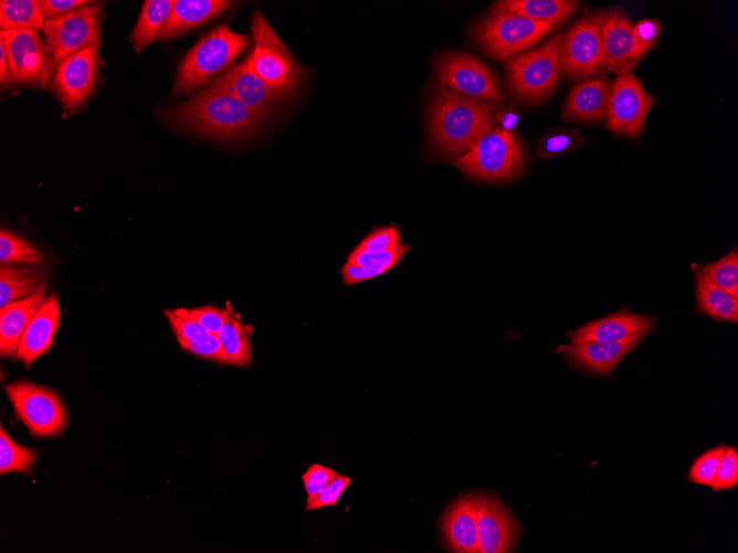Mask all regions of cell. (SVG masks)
Listing matches in <instances>:
<instances>
[{
	"mask_svg": "<svg viewBox=\"0 0 738 553\" xmlns=\"http://www.w3.org/2000/svg\"><path fill=\"white\" fill-rule=\"evenodd\" d=\"M656 317L635 313L628 308L588 322L577 330L569 332L571 343L581 341H623L640 334H651L654 331Z\"/></svg>",
	"mask_w": 738,
	"mask_h": 553,
	"instance_id": "19",
	"label": "cell"
},
{
	"mask_svg": "<svg viewBox=\"0 0 738 553\" xmlns=\"http://www.w3.org/2000/svg\"><path fill=\"white\" fill-rule=\"evenodd\" d=\"M339 474L329 467L312 464L303 474L302 480L307 493V499L313 498L319 493L326 486H328Z\"/></svg>",
	"mask_w": 738,
	"mask_h": 553,
	"instance_id": "43",
	"label": "cell"
},
{
	"mask_svg": "<svg viewBox=\"0 0 738 553\" xmlns=\"http://www.w3.org/2000/svg\"><path fill=\"white\" fill-rule=\"evenodd\" d=\"M588 142L586 136L572 127H557L546 131L538 140L535 156L549 160L565 156Z\"/></svg>",
	"mask_w": 738,
	"mask_h": 553,
	"instance_id": "31",
	"label": "cell"
},
{
	"mask_svg": "<svg viewBox=\"0 0 738 553\" xmlns=\"http://www.w3.org/2000/svg\"><path fill=\"white\" fill-rule=\"evenodd\" d=\"M351 482H352L351 478L339 474L319 493H317L313 498L307 499L306 511H312L324 507L336 506L340 497L350 486Z\"/></svg>",
	"mask_w": 738,
	"mask_h": 553,
	"instance_id": "40",
	"label": "cell"
},
{
	"mask_svg": "<svg viewBox=\"0 0 738 553\" xmlns=\"http://www.w3.org/2000/svg\"><path fill=\"white\" fill-rule=\"evenodd\" d=\"M645 337L647 334H640L614 342L581 341L560 345L557 351L574 368L595 375L608 376Z\"/></svg>",
	"mask_w": 738,
	"mask_h": 553,
	"instance_id": "18",
	"label": "cell"
},
{
	"mask_svg": "<svg viewBox=\"0 0 738 553\" xmlns=\"http://www.w3.org/2000/svg\"><path fill=\"white\" fill-rule=\"evenodd\" d=\"M560 68L574 79H589L605 70L597 13L583 15L561 38Z\"/></svg>",
	"mask_w": 738,
	"mask_h": 553,
	"instance_id": "12",
	"label": "cell"
},
{
	"mask_svg": "<svg viewBox=\"0 0 738 553\" xmlns=\"http://www.w3.org/2000/svg\"><path fill=\"white\" fill-rule=\"evenodd\" d=\"M519 121L520 114L513 106L502 107L495 111L496 127L503 130L514 131Z\"/></svg>",
	"mask_w": 738,
	"mask_h": 553,
	"instance_id": "47",
	"label": "cell"
},
{
	"mask_svg": "<svg viewBox=\"0 0 738 553\" xmlns=\"http://www.w3.org/2000/svg\"><path fill=\"white\" fill-rule=\"evenodd\" d=\"M601 29L604 67L616 76L633 72L642 59L636 50L633 23L625 10L611 8L597 12Z\"/></svg>",
	"mask_w": 738,
	"mask_h": 553,
	"instance_id": "15",
	"label": "cell"
},
{
	"mask_svg": "<svg viewBox=\"0 0 738 553\" xmlns=\"http://www.w3.org/2000/svg\"><path fill=\"white\" fill-rule=\"evenodd\" d=\"M254 47L245 63L257 76L274 89L287 96L299 89L304 77L301 67L265 17L255 11L252 15Z\"/></svg>",
	"mask_w": 738,
	"mask_h": 553,
	"instance_id": "6",
	"label": "cell"
},
{
	"mask_svg": "<svg viewBox=\"0 0 738 553\" xmlns=\"http://www.w3.org/2000/svg\"><path fill=\"white\" fill-rule=\"evenodd\" d=\"M582 3L577 0H500L494 2L492 11L515 13L558 25L571 18Z\"/></svg>",
	"mask_w": 738,
	"mask_h": 553,
	"instance_id": "25",
	"label": "cell"
},
{
	"mask_svg": "<svg viewBox=\"0 0 738 553\" xmlns=\"http://www.w3.org/2000/svg\"><path fill=\"white\" fill-rule=\"evenodd\" d=\"M48 281L33 295L0 309V354L15 357L21 337L32 317L45 302Z\"/></svg>",
	"mask_w": 738,
	"mask_h": 553,
	"instance_id": "23",
	"label": "cell"
},
{
	"mask_svg": "<svg viewBox=\"0 0 738 553\" xmlns=\"http://www.w3.org/2000/svg\"><path fill=\"white\" fill-rule=\"evenodd\" d=\"M181 349L198 358L207 359L218 364H229L228 357L218 334L210 333L202 341L186 344Z\"/></svg>",
	"mask_w": 738,
	"mask_h": 553,
	"instance_id": "42",
	"label": "cell"
},
{
	"mask_svg": "<svg viewBox=\"0 0 738 553\" xmlns=\"http://www.w3.org/2000/svg\"><path fill=\"white\" fill-rule=\"evenodd\" d=\"M656 100L633 72L616 76L612 82L605 118L608 127L618 135L637 138L643 132L647 115Z\"/></svg>",
	"mask_w": 738,
	"mask_h": 553,
	"instance_id": "13",
	"label": "cell"
},
{
	"mask_svg": "<svg viewBox=\"0 0 738 553\" xmlns=\"http://www.w3.org/2000/svg\"><path fill=\"white\" fill-rule=\"evenodd\" d=\"M496 106L465 97L439 85L428 105L429 138L435 151L460 158L496 127Z\"/></svg>",
	"mask_w": 738,
	"mask_h": 553,
	"instance_id": "1",
	"label": "cell"
},
{
	"mask_svg": "<svg viewBox=\"0 0 738 553\" xmlns=\"http://www.w3.org/2000/svg\"><path fill=\"white\" fill-rule=\"evenodd\" d=\"M212 81L252 111L265 118L272 114L277 103L288 97L251 71L244 60L229 67Z\"/></svg>",
	"mask_w": 738,
	"mask_h": 553,
	"instance_id": "17",
	"label": "cell"
},
{
	"mask_svg": "<svg viewBox=\"0 0 738 553\" xmlns=\"http://www.w3.org/2000/svg\"><path fill=\"white\" fill-rule=\"evenodd\" d=\"M560 42L561 34H557L534 50L507 59V86L518 100L536 104L552 94L561 74Z\"/></svg>",
	"mask_w": 738,
	"mask_h": 553,
	"instance_id": "4",
	"label": "cell"
},
{
	"mask_svg": "<svg viewBox=\"0 0 738 553\" xmlns=\"http://www.w3.org/2000/svg\"><path fill=\"white\" fill-rule=\"evenodd\" d=\"M165 316L180 347L200 342L210 334L187 308L165 310Z\"/></svg>",
	"mask_w": 738,
	"mask_h": 553,
	"instance_id": "35",
	"label": "cell"
},
{
	"mask_svg": "<svg viewBox=\"0 0 738 553\" xmlns=\"http://www.w3.org/2000/svg\"><path fill=\"white\" fill-rule=\"evenodd\" d=\"M167 117L190 132L217 140L252 137L266 119L213 81L188 102L168 108Z\"/></svg>",
	"mask_w": 738,
	"mask_h": 553,
	"instance_id": "2",
	"label": "cell"
},
{
	"mask_svg": "<svg viewBox=\"0 0 738 553\" xmlns=\"http://www.w3.org/2000/svg\"><path fill=\"white\" fill-rule=\"evenodd\" d=\"M700 270L718 287L738 298V252L736 247L717 262L703 266Z\"/></svg>",
	"mask_w": 738,
	"mask_h": 553,
	"instance_id": "34",
	"label": "cell"
},
{
	"mask_svg": "<svg viewBox=\"0 0 738 553\" xmlns=\"http://www.w3.org/2000/svg\"><path fill=\"white\" fill-rule=\"evenodd\" d=\"M45 19H54L67 14L76 9L97 4L96 1L87 0H40Z\"/></svg>",
	"mask_w": 738,
	"mask_h": 553,
	"instance_id": "45",
	"label": "cell"
},
{
	"mask_svg": "<svg viewBox=\"0 0 738 553\" xmlns=\"http://www.w3.org/2000/svg\"><path fill=\"white\" fill-rule=\"evenodd\" d=\"M697 309L715 320L738 321V298L718 287L700 269L696 274Z\"/></svg>",
	"mask_w": 738,
	"mask_h": 553,
	"instance_id": "27",
	"label": "cell"
},
{
	"mask_svg": "<svg viewBox=\"0 0 738 553\" xmlns=\"http://www.w3.org/2000/svg\"><path fill=\"white\" fill-rule=\"evenodd\" d=\"M726 447V444H719L698 456L689 468L687 479L693 483L710 487Z\"/></svg>",
	"mask_w": 738,
	"mask_h": 553,
	"instance_id": "37",
	"label": "cell"
},
{
	"mask_svg": "<svg viewBox=\"0 0 738 553\" xmlns=\"http://www.w3.org/2000/svg\"><path fill=\"white\" fill-rule=\"evenodd\" d=\"M218 337L230 365L249 368L253 363L250 334L236 313L230 312Z\"/></svg>",
	"mask_w": 738,
	"mask_h": 553,
	"instance_id": "29",
	"label": "cell"
},
{
	"mask_svg": "<svg viewBox=\"0 0 738 553\" xmlns=\"http://www.w3.org/2000/svg\"><path fill=\"white\" fill-rule=\"evenodd\" d=\"M0 82L1 86L9 87L14 84L11 77L7 51L3 42L0 41Z\"/></svg>",
	"mask_w": 738,
	"mask_h": 553,
	"instance_id": "48",
	"label": "cell"
},
{
	"mask_svg": "<svg viewBox=\"0 0 738 553\" xmlns=\"http://www.w3.org/2000/svg\"><path fill=\"white\" fill-rule=\"evenodd\" d=\"M434 73L441 86L465 97L493 106L506 99L495 73L471 54L449 52L440 55L434 63Z\"/></svg>",
	"mask_w": 738,
	"mask_h": 553,
	"instance_id": "9",
	"label": "cell"
},
{
	"mask_svg": "<svg viewBox=\"0 0 738 553\" xmlns=\"http://www.w3.org/2000/svg\"><path fill=\"white\" fill-rule=\"evenodd\" d=\"M13 83L46 88L55 63L46 40L36 30L0 31Z\"/></svg>",
	"mask_w": 738,
	"mask_h": 553,
	"instance_id": "10",
	"label": "cell"
},
{
	"mask_svg": "<svg viewBox=\"0 0 738 553\" xmlns=\"http://www.w3.org/2000/svg\"><path fill=\"white\" fill-rule=\"evenodd\" d=\"M225 0H176L159 39L178 38L222 14L231 7Z\"/></svg>",
	"mask_w": 738,
	"mask_h": 553,
	"instance_id": "24",
	"label": "cell"
},
{
	"mask_svg": "<svg viewBox=\"0 0 738 553\" xmlns=\"http://www.w3.org/2000/svg\"><path fill=\"white\" fill-rule=\"evenodd\" d=\"M46 281L48 273L43 268L1 264L0 307L30 297Z\"/></svg>",
	"mask_w": 738,
	"mask_h": 553,
	"instance_id": "26",
	"label": "cell"
},
{
	"mask_svg": "<svg viewBox=\"0 0 738 553\" xmlns=\"http://www.w3.org/2000/svg\"><path fill=\"white\" fill-rule=\"evenodd\" d=\"M738 485V449L727 446L711 483L714 492L735 489Z\"/></svg>",
	"mask_w": 738,
	"mask_h": 553,
	"instance_id": "38",
	"label": "cell"
},
{
	"mask_svg": "<svg viewBox=\"0 0 738 553\" xmlns=\"http://www.w3.org/2000/svg\"><path fill=\"white\" fill-rule=\"evenodd\" d=\"M456 167L473 179L506 182L523 173L526 167V152L515 131L495 127L468 152L456 159Z\"/></svg>",
	"mask_w": 738,
	"mask_h": 553,
	"instance_id": "5",
	"label": "cell"
},
{
	"mask_svg": "<svg viewBox=\"0 0 738 553\" xmlns=\"http://www.w3.org/2000/svg\"><path fill=\"white\" fill-rule=\"evenodd\" d=\"M477 514L478 553L513 552L520 535L515 517L494 496L474 494Z\"/></svg>",
	"mask_w": 738,
	"mask_h": 553,
	"instance_id": "16",
	"label": "cell"
},
{
	"mask_svg": "<svg viewBox=\"0 0 738 553\" xmlns=\"http://www.w3.org/2000/svg\"><path fill=\"white\" fill-rule=\"evenodd\" d=\"M557 26L515 13L491 11L474 28V38L486 55L502 60L527 50Z\"/></svg>",
	"mask_w": 738,
	"mask_h": 553,
	"instance_id": "7",
	"label": "cell"
},
{
	"mask_svg": "<svg viewBox=\"0 0 738 553\" xmlns=\"http://www.w3.org/2000/svg\"><path fill=\"white\" fill-rule=\"evenodd\" d=\"M632 33L637 53L642 57L662 35V25L658 19H642L633 23Z\"/></svg>",
	"mask_w": 738,
	"mask_h": 553,
	"instance_id": "41",
	"label": "cell"
},
{
	"mask_svg": "<svg viewBox=\"0 0 738 553\" xmlns=\"http://www.w3.org/2000/svg\"><path fill=\"white\" fill-rule=\"evenodd\" d=\"M250 38L222 24L201 40L182 59L173 87L175 94L196 91L229 67L246 50Z\"/></svg>",
	"mask_w": 738,
	"mask_h": 553,
	"instance_id": "3",
	"label": "cell"
},
{
	"mask_svg": "<svg viewBox=\"0 0 738 553\" xmlns=\"http://www.w3.org/2000/svg\"><path fill=\"white\" fill-rule=\"evenodd\" d=\"M384 274L382 270L361 267L346 262L341 268L345 286H351Z\"/></svg>",
	"mask_w": 738,
	"mask_h": 553,
	"instance_id": "46",
	"label": "cell"
},
{
	"mask_svg": "<svg viewBox=\"0 0 738 553\" xmlns=\"http://www.w3.org/2000/svg\"><path fill=\"white\" fill-rule=\"evenodd\" d=\"M191 316L211 334H219L226 321L230 310L212 305L189 309Z\"/></svg>",
	"mask_w": 738,
	"mask_h": 553,
	"instance_id": "44",
	"label": "cell"
},
{
	"mask_svg": "<svg viewBox=\"0 0 738 553\" xmlns=\"http://www.w3.org/2000/svg\"><path fill=\"white\" fill-rule=\"evenodd\" d=\"M408 251L409 245L402 243L392 249L379 253H371L356 247L349 254L347 262L361 267L379 269L386 273L392 267L397 266Z\"/></svg>",
	"mask_w": 738,
	"mask_h": 553,
	"instance_id": "36",
	"label": "cell"
},
{
	"mask_svg": "<svg viewBox=\"0 0 738 553\" xmlns=\"http://www.w3.org/2000/svg\"><path fill=\"white\" fill-rule=\"evenodd\" d=\"M173 0H147L144 2L130 42L137 52L159 39L172 8Z\"/></svg>",
	"mask_w": 738,
	"mask_h": 553,
	"instance_id": "28",
	"label": "cell"
},
{
	"mask_svg": "<svg viewBox=\"0 0 738 553\" xmlns=\"http://www.w3.org/2000/svg\"><path fill=\"white\" fill-rule=\"evenodd\" d=\"M612 83L602 75L574 86L562 108L561 118L570 121H599L608 116Z\"/></svg>",
	"mask_w": 738,
	"mask_h": 553,
	"instance_id": "22",
	"label": "cell"
},
{
	"mask_svg": "<svg viewBox=\"0 0 738 553\" xmlns=\"http://www.w3.org/2000/svg\"><path fill=\"white\" fill-rule=\"evenodd\" d=\"M14 413L35 437H54L67 426V411L61 396L51 389L29 381L6 385Z\"/></svg>",
	"mask_w": 738,
	"mask_h": 553,
	"instance_id": "8",
	"label": "cell"
},
{
	"mask_svg": "<svg viewBox=\"0 0 738 553\" xmlns=\"http://www.w3.org/2000/svg\"><path fill=\"white\" fill-rule=\"evenodd\" d=\"M35 451L15 443L4 427L0 428V474L31 471L35 462Z\"/></svg>",
	"mask_w": 738,
	"mask_h": 553,
	"instance_id": "32",
	"label": "cell"
},
{
	"mask_svg": "<svg viewBox=\"0 0 738 553\" xmlns=\"http://www.w3.org/2000/svg\"><path fill=\"white\" fill-rule=\"evenodd\" d=\"M46 19L40 0H1V31L43 30Z\"/></svg>",
	"mask_w": 738,
	"mask_h": 553,
	"instance_id": "30",
	"label": "cell"
},
{
	"mask_svg": "<svg viewBox=\"0 0 738 553\" xmlns=\"http://www.w3.org/2000/svg\"><path fill=\"white\" fill-rule=\"evenodd\" d=\"M0 262L1 264L42 265L44 257L22 236L2 228L0 232Z\"/></svg>",
	"mask_w": 738,
	"mask_h": 553,
	"instance_id": "33",
	"label": "cell"
},
{
	"mask_svg": "<svg viewBox=\"0 0 738 553\" xmlns=\"http://www.w3.org/2000/svg\"><path fill=\"white\" fill-rule=\"evenodd\" d=\"M401 244L399 228L394 225L377 227L371 231L357 246V248L379 253L392 249Z\"/></svg>",
	"mask_w": 738,
	"mask_h": 553,
	"instance_id": "39",
	"label": "cell"
},
{
	"mask_svg": "<svg viewBox=\"0 0 738 553\" xmlns=\"http://www.w3.org/2000/svg\"><path fill=\"white\" fill-rule=\"evenodd\" d=\"M61 319L59 298L49 295L45 302L29 321L18 347L15 358L27 366L50 349Z\"/></svg>",
	"mask_w": 738,
	"mask_h": 553,
	"instance_id": "21",
	"label": "cell"
},
{
	"mask_svg": "<svg viewBox=\"0 0 738 553\" xmlns=\"http://www.w3.org/2000/svg\"><path fill=\"white\" fill-rule=\"evenodd\" d=\"M98 47L89 45L55 64L51 86L67 111L80 108L95 88Z\"/></svg>",
	"mask_w": 738,
	"mask_h": 553,
	"instance_id": "14",
	"label": "cell"
},
{
	"mask_svg": "<svg viewBox=\"0 0 738 553\" xmlns=\"http://www.w3.org/2000/svg\"><path fill=\"white\" fill-rule=\"evenodd\" d=\"M103 11L99 2L45 21L42 31L55 64L89 45L99 46Z\"/></svg>",
	"mask_w": 738,
	"mask_h": 553,
	"instance_id": "11",
	"label": "cell"
},
{
	"mask_svg": "<svg viewBox=\"0 0 738 553\" xmlns=\"http://www.w3.org/2000/svg\"><path fill=\"white\" fill-rule=\"evenodd\" d=\"M441 529L445 546L450 552L478 553L474 493H467L449 506L443 513Z\"/></svg>",
	"mask_w": 738,
	"mask_h": 553,
	"instance_id": "20",
	"label": "cell"
}]
</instances>
